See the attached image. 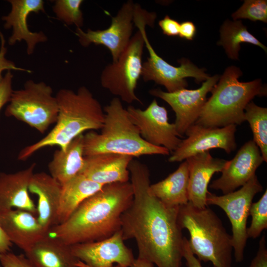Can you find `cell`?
Here are the masks:
<instances>
[{
  "instance_id": "cell-11",
  "label": "cell",
  "mask_w": 267,
  "mask_h": 267,
  "mask_svg": "<svg viewBox=\"0 0 267 267\" xmlns=\"http://www.w3.org/2000/svg\"><path fill=\"white\" fill-rule=\"evenodd\" d=\"M127 111L141 137L148 143L174 152L181 141L174 123L168 121V112L154 99L146 109L130 105Z\"/></svg>"
},
{
  "instance_id": "cell-20",
  "label": "cell",
  "mask_w": 267,
  "mask_h": 267,
  "mask_svg": "<svg viewBox=\"0 0 267 267\" xmlns=\"http://www.w3.org/2000/svg\"><path fill=\"white\" fill-rule=\"evenodd\" d=\"M133 159L131 156L109 152L85 156L80 174L102 185L129 181L128 167Z\"/></svg>"
},
{
  "instance_id": "cell-32",
  "label": "cell",
  "mask_w": 267,
  "mask_h": 267,
  "mask_svg": "<svg viewBox=\"0 0 267 267\" xmlns=\"http://www.w3.org/2000/svg\"><path fill=\"white\" fill-rule=\"evenodd\" d=\"M2 267H35L25 255H16L9 252L0 254Z\"/></svg>"
},
{
  "instance_id": "cell-3",
  "label": "cell",
  "mask_w": 267,
  "mask_h": 267,
  "mask_svg": "<svg viewBox=\"0 0 267 267\" xmlns=\"http://www.w3.org/2000/svg\"><path fill=\"white\" fill-rule=\"evenodd\" d=\"M58 114L53 129L42 139L23 149L18 156L25 160L38 150L58 146L64 150L69 143L85 131L100 130L105 114L100 102L86 87L76 91L62 89L56 93Z\"/></svg>"
},
{
  "instance_id": "cell-19",
  "label": "cell",
  "mask_w": 267,
  "mask_h": 267,
  "mask_svg": "<svg viewBox=\"0 0 267 267\" xmlns=\"http://www.w3.org/2000/svg\"><path fill=\"white\" fill-rule=\"evenodd\" d=\"M0 225L11 242L24 252L48 233L35 215L18 209L0 211Z\"/></svg>"
},
{
  "instance_id": "cell-17",
  "label": "cell",
  "mask_w": 267,
  "mask_h": 267,
  "mask_svg": "<svg viewBox=\"0 0 267 267\" xmlns=\"http://www.w3.org/2000/svg\"><path fill=\"white\" fill-rule=\"evenodd\" d=\"M11 4L9 13L1 19L5 29H12L8 44L13 45L17 42L24 41L27 44V53H33L37 44L47 41L46 36L42 31L33 32L27 24V18L31 13L45 12L43 0H8Z\"/></svg>"
},
{
  "instance_id": "cell-24",
  "label": "cell",
  "mask_w": 267,
  "mask_h": 267,
  "mask_svg": "<svg viewBox=\"0 0 267 267\" xmlns=\"http://www.w3.org/2000/svg\"><path fill=\"white\" fill-rule=\"evenodd\" d=\"M84 134L74 138L64 150H56L48 165L50 175L61 185L81 173L85 164Z\"/></svg>"
},
{
  "instance_id": "cell-27",
  "label": "cell",
  "mask_w": 267,
  "mask_h": 267,
  "mask_svg": "<svg viewBox=\"0 0 267 267\" xmlns=\"http://www.w3.org/2000/svg\"><path fill=\"white\" fill-rule=\"evenodd\" d=\"M220 31L221 39L217 44L223 46L228 57L231 59H238L240 44L243 43L257 45L267 52V47L247 30L241 20H226Z\"/></svg>"
},
{
  "instance_id": "cell-31",
  "label": "cell",
  "mask_w": 267,
  "mask_h": 267,
  "mask_svg": "<svg viewBox=\"0 0 267 267\" xmlns=\"http://www.w3.org/2000/svg\"><path fill=\"white\" fill-rule=\"evenodd\" d=\"M233 20L248 19L253 21L267 22V1L246 0L242 5L232 14Z\"/></svg>"
},
{
  "instance_id": "cell-30",
  "label": "cell",
  "mask_w": 267,
  "mask_h": 267,
  "mask_svg": "<svg viewBox=\"0 0 267 267\" xmlns=\"http://www.w3.org/2000/svg\"><path fill=\"white\" fill-rule=\"evenodd\" d=\"M251 223L247 229L248 238H256L267 228V190L256 202L252 203L249 210Z\"/></svg>"
},
{
  "instance_id": "cell-16",
  "label": "cell",
  "mask_w": 267,
  "mask_h": 267,
  "mask_svg": "<svg viewBox=\"0 0 267 267\" xmlns=\"http://www.w3.org/2000/svg\"><path fill=\"white\" fill-rule=\"evenodd\" d=\"M264 161L259 147L253 140L246 142L234 158L228 161L221 176L212 181L211 188L220 190L223 194L242 186L255 176Z\"/></svg>"
},
{
  "instance_id": "cell-18",
  "label": "cell",
  "mask_w": 267,
  "mask_h": 267,
  "mask_svg": "<svg viewBox=\"0 0 267 267\" xmlns=\"http://www.w3.org/2000/svg\"><path fill=\"white\" fill-rule=\"evenodd\" d=\"M186 160L189 170L188 202L196 208H204L208 206V186L212 177L222 171L228 160L214 158L209 151L198 153Z\"/></svg>"
},
{
  "instance_id": "cell-5",
  "label": "cell",
  "mask_w": 267,
  "mask_h": 267,
  "mask_svg": "<svg viewBox=\"0 0 267 267\" xmlns=\"http://www.w3.org/2000/svg\"><path fill=\"white\" fill-rule=\"evenodd\" d=\"M241 70L228 67L212 89L194 124L206 127L222 128L239 125L245 121L244 110L256 96L267 95V88L261 79L241 82Z\"/></svg>"
},
{
  "instance_id": "cell-40",
  "label": "cell",
  "mask_w": 267,
  "mask_h": 267,
  "mask_svg": "<svg viewBox=\"0 0 267 267\" xmlns=\"http://www.w3.org/2000/svg\"><path fill=\"white\" fill-rule=\"evenodd\" d=\"M130 267H154V264L146 260L137 257V259H135Z\"/></svg>"
},
{
  "instance_id": "cell-14",
  "label": "cell",
  "mask_w": 267,
  "mask_h": 267,
  "mask_svg": "<svg viewBox=\"0 0 267 267\" xmlns=\"http://www.w3.org/2000/svg\"><path fill=\"white\" fill-rule=\"evenodd\" d=\"M236 126L234 125L211 128L194 124L186 130L184 134L186 138L181 140L168 160L170 162H181L214 148L222 149L230 154L236 148Z\"/></svg>"
},
{
  "instance_id": "cell-41",
  "label": "cell",
  "mask_w": 267,
  "mask_h": 267,
  "mask_svg": "<svg viewBox=\"0 0 267 267\" xmlns=\"http://www.w3.org/2000/svg\"><path fill=\"white\" fill-rule=\"evenodd\" d=\"M113 267H125L122 266L118 265H116V266H114Z\"/></svg>"
},
{
  "instance_id": "cell-15",
  "label": "cell",
  "mask_w": 267,
  "mask_h": 267,
  "mask_svg": "<svg viewBox=\"0 0 267 267\" xmlns=\"http://www.w3.org/2000/svg\"><path fill=\"white\" fill-rule=\"evenodd\" d=\"M121 231L105 239L71 246L74 255L79 260L77 267H113V264L130 267L135 259L127 247Z\"/></svg>"
},
{
  "instance_id": "cell-7",
  "label": "cell",
  "mask_w": 267,
  "mask_h": 267,
  "mask_svg": "<svg viewBox=\"0 0 267 267\" xmlns=\"http://www.w3.org/2000/svg\"><path fill=\"white\" fill-rule=\"evenodd\" d=\"M156 18V14L149 12L135 3L133 22L141 30L144 40V46L149 53L147 60L142 63L141 76L145 82L154 81L163 86L167 92H172L187 87L186 78L192 77L197 83L207 80L209 76L205 69L198 68L188 59L178 61L180 66L171 65L159 56L151 45L146 32V26L153 27Z\"/></svg>"
},
{
  "instance_id": "cell-26",
  "label": "cell",
  "mask_w": 267,
  "mask_h": 267,
  "mask_svg": "<svg viewBox=\"0 0 267 267\" xmlns=\"http://www.w3.org/2000/svg\"><path fill=\"white\" fill-rule=\"evenodd\" d=\"M103 186L81 174L62 185L57 224L65 222L84 201Z\"/></svg>"
},
{
  "instance_id": "cell-39",
  "label": "cell",
  "mask_w": 267,
  "mask_h": 267,
  "mask_svg": "<svg viewBox=\"0 0 267 267\" xmlns=\"http://www.w3.org/2000/svg\"><path fill=\"white\" fill-rule=\"evenodd\" d=\"M12 243L0 225V254L9 252Z\"/></svg>"
},
{
  "instance_id": "cell-36",
  "label": "cell",
  "mask_w": 267,
  "mask_h": 267,
  "mask_svg": "<svg viewBox=\"0 0 267 267\" xmlns=\"http://www.w3.org/2000/svg\"><path fill=\"white\" fill-rule=\"evenodd\" d=\"M158 24L164 34L168 36L178 35L180 23L168 15H166L163 19L160 20Z\"/></svg>"
},
{
  "instance_id": "cell-38",
  "label": "cell",
  "mask_w": 267,
  "mask_h": 267,
  "mask_svg": "<svg viewBox=\"0 0 267 267\" xmlns=\"http://www.w3.org/2000/svg\"><path fill=\"white\" fill-rule=\"evenodd\" d=\"M196 27L191 21H184L180 24L179 36L183 39L192 40L196 33Z\"/></svg>"
},
{
  "instance_id": "cell-34",
  "label": "cell",
  "mask_w": 267,
  "mask_h": 267,
  "mask_svg": "<svg viewBox=\"0 0 267 267\" xmlns=\"http://www.w3.org/2000/svg\"><path fill=\"white\" fill-rule=\"evenodd\" d=\"M13 75L7 71L0 83V112L2 108L9 102L13 90L12 88Z\"/></svg>"
},
{
  "instance_id": "cell-2",
  "label": "cell",
  "mask_w": 267,
  "mask_h": 267,
  "mask_svg": "<svg viewBox=\"0 0 267 267\" xmlns=\"http://www.w3.org/2000/svg\"><path fill=\"white\" fill-rule=\"evenodd\" d=\"M133 197L131 182L105 184L84 201L65 222L52 227L47 234L69 245L108 238L120 230L122 215Z\"/></svg>"
},
{
  "instance_id": "cell-4",
  "label": "cell",
  "mask_w": 267,
  "mask_h": 267,
  "mask_svg": "<svg viewBox=\"0 0 267 267\" xmlns=\"http://www.w3.org/2000/svg\"><path fill=\"white\" fill-rule=\"evenodd\" d=\"M103 110L105 118L100 133L90 132L84 135L85 156L104 152L133 158L170 154L166 148L151 145L141 137L119 98L114 97Z\"/></svg>"
},
{
  "instance_id": "cell-37",
  "label": "cell",
  "mask_w": 267,
  "mask_h": 267,
  "mask_svg": "<svg viewBox=\"0 0 267 267\" xmlns=\"http://www.w3.org/2000/svg\"><path fill=\"white\" fill-rule=\"evenodd\" d=\"M187 239L184 237L183 246V258L186 261L187 267H203L201 262L191 252L188 244Z\"/></svg>"
},
{
  "instance_id": "cell-28",
  "label": "cell",
  "mask_w": 267,
  "mask_h": 267,
  "mask_svg": "<svg viewBox=\"0 0 267 267\" xmlns=\"http://www.w3.org/2000/svg\"><path fill=\"white\" fill-rule=\"evenodd\" d=\"M245 121L248 122L253 141L259 147L264 161L267 162V108L250 102L244 110Z\"/></svg>"
},
{
  "instance_id": "cell-33",
  "label": "cell",
  "mask_w": 267,
  "mask_h": 267,
  "mask_svg": "<svg viewBox=\"0 0 267 267\" xmlns=\"http://www.w3.org/2000/svg\"><path fill=\"white\" fill-rule=\"evenodd\" d=\"M0 83L3 79L2 73L5 70L24 71L28 73H31L32 72L31 70L17 67L13 61L6 58L5 55L7 52V47L5 46V40L3 35L0 31Z\"/></svg>"
},
{
  "instance_id": "cell-9",
  "label": "cell",
  "mask_w": 267,
  "mask_h": 267,
  "mask_svg": "<svg viewBox=\"0 0 267 267\" xmlns=\"http://www.w3.org/2000/svg\"><path fill=\"white\" fill-rule=\"evenodd\" d=\"M137 29L117 61L106 65L100 78L103 88L128 103L140 102L135 90L141 75L144 40Z\"/></svg>"
},
{
  "instance_id": "cell-22",
  "label": "cell",
  "mask_w": 267,
  "mask_h": 267,
  "mask_svg": "<svg viewBox=\"0 0 267 267\" xmlns=\"http://www.w3.org/2000/svg\"><path fill=\"white\" fill-rule=\"evenodd\" d=\"M62 185L50 175L34 173L29 185V191L38 198V220L47 231L57 225Z\"/></svg>"
},
{
  "instance_id": "cell-12",
  "label": "cell",
  "mask_w": 267,
  "mask_h": 267,
  "mask_svg": "<svg viewBox=\"0 0 267 267\" xmlns=\"http://www.w3.org/2000/svg\"><path fill=\"white\" fill-rule=\"evenodd\" d=\"M134 4L131 0L123 3L117 14L112 17L110 25L105 29H88L85 32L81 28H76L75 34L80 44L84 47L91 44L104 45L110 51L112 62L117 61L132 37Z\"/></svg>"
},
{
  "instance_id": "cell-10",
  "label": "cell",
  "mask_w": 267,
  "mask_h": 267,
  "mask_svg": "<svg viewBox=\"0 0 267 267\" xmlns=\"http://www.w3.org/2000/svg\"><path fill=\"white\" fill-rule=\"evenodd\" d=\"M263 187L255 175L238 190L218 196L210 192L206 203L220 207L229 219L232 226V243L236 262H241L246 245L247 222L253 199Z\"/></svg>"
},
{
  "instance_id": "cell-23",
  "label": "cell",
  "mask_w": 267,
  "mask_h": 267,
  "mask_svg": "<svg viewBox=\"0 0 267 267\" xmlns=\"http://www.w3.org/2000/svg\"><path fill=\"white\" fill-rule=\"evenodd\" d=\"M35 267H77L71 246L48 234L24 252Z\"/></svg>"
},
{
  "instance_id": "cell-1",
  "label": "cell",
  "mask_w": 267,
  "mask_h": 267,
  "mask_svg": "<svg viewBox=\"0 0 267 267\" xmlns=\"http://www.w3.org/2000/svg\"><path fill=\"white\" fill-rule=\"evenodd\" d=\"M128 169L134 197L121 217L124 240L134 239L138 257L157 267H181L184 236L178 222L179 207L166 206L150 192L146 164L133 159Z\"/></svg>"
},
{
  "instance_id": "cell-6",
  "label": "cell",
  "mask_w": 267,
  "mask_h": 267,
  "mask_svg": "<svg viewBox=\"0 0 267 267\" xmlns=\"http://www.w3.org/2000/svg\"><path fill=\"white\" fill-rule=\"evenodd\" d=\"M178 222L188 231L189 247L200 262H211L214 267H231V235L211 209L198 208L188 202L179 207Z\"/></svg>"
},
{
  "instance_id": "cell-21",
  "label": "cell",
  "mask_w": 267,
  "mask_h": 267,
  "mask_svg": "<svg viewBox=\"0 0 267 267\" xmlns=\"http://www.w3.org/2000/svg\"><path fill=\"white\" fill-rule=\"evenodd\" d=\"M36 166L33 163L13 173H0V212L12 209L37 214V207L29 195V185Z\"/></svg>"
},
{
  "instance_id": "cell-13",
  "label": "cell",
  "mask_w": 267,
  "mask_h": 267,
  "mask_svg": "<svg viewBox=\"0 0 267 267\" xmlns=\"http://www.w3.org/2000/svg\"><path fill=\"white\" fill-rule=\"evenodd\" d=\"M219 78L218 75L209 77L196 89H183L169 92L157 88L150 89L149 93L162 99L171 107L176 114L174 124L176 130L181 137L197 120L207 101L208 93L212 91Z\"/></svg>"
},
{
  "instance_id": "cell-25",
  "label": "cell",
  "mask_w": 267,
  "mask_h": 267,
  "mask_svg": "<svg viewBox=\"0 0 267 267\" xmlns=\"http://www.w3.org/2000/svg\"><path fill=\"white\" fill-rule=\"evenodd\" d=\"M189 170L185 160L164 179L150 184V192L164 205L180 207L188 202Z\"/></svg>"
},
{
  "instance_id": "cell-8",
  "label": "cell",
  "mask_w": 267,
  "mask_h": 267,
  "mask_svg": "<svg viewBox=\"0 0 267 267\" xmlns=\"http://www.w3.org/2000/svg\"><path fill=\"white\" fill-rule=\"evenodd\" d=\"M52 89L43 82L27 81L23 88L13 90L4 114L22 121L42 134L55 123L58 105Z\"/></svg>"
},
{
  "instance_id": "cell-29",
  "label": "cell",
  "mask_w": 267,
  "mask_h": 267,
  "mask_svg": "<svg viewBox=\"0 0 267 267\" xmlns=\"http://www.w3.org/2000/svg\"><path fill=\"white\" fill-rule=\"evenodd\" d=\"M82 0H57L53 6V11L57 18L67 25H75L81 28L84 25L81 6Z\"/></svg>"
},
{
  "instance_id": "cell-35",
  "label": "cell",
  "mask_w": 267,
  "mask_h": 267,
  "mask_svg": "<svg viewBox=\"0 0 267 267\" xmlns=\"http://www.w3.org/2000/svg\"><path fill=\"white\" fill-rule=\"evenodd\" d=\"M249 267H267V248L265 235L260 240L258 251Z\"/></svg>"
},
{
  "instance_id": "cell-42",
  "label": "cell",
  "mask_w": 267,
  "mask_h": 267,
  "mask_svg": "<svg viewBox=\"0 0 267 267\" xmlns=\"http://www.w3.org/2000/svg\"><path fill=\"white\" fill-rule=\"evenodd\" d=\"M0 267H2V266L1 265H0Z\"/></svg>"
}]
</instances>
